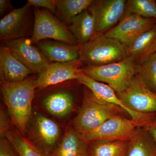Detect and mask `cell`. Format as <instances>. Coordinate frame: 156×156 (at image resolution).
Returning <instances> with one entry per match:
<instances>
[{"instance_id":"6da1fadb","label":"cell","mask_w":156,"mask_h":156,"mask_svg":"<svg viewBox=\"0 0 156 156\" xmlns=\"http://www.w3.org/2000/svg\"><path fill=\"white\" fill-rule=\"evenodd\" d=\"M37 76H30L18 82H1V94L11 122L22 135L27 131L31 116Z\"/></svg>"},{"instance_id":"7a4b0ae2","label":"cell","mask_w":156,"mask_h":156,"mask_svg":"<svg viewBox=\"0 0 156 156\" xmlns=\"http://www.w3.org/2000/svg\"><path fill=\"white\" fill-rule=\"evenodd\" d=\"M122 108L98 100L87 92L85 94L82 107L74 121V129L80 136L97 129L112 117L120 115Z\"/></svg>"},{"instance_id":"3957f363","label":"cell","mask_w":156,"mask_h":156,"mask_svg":"<svg viewBox=\"0 0 156 156\" xmlns=\"http://www.w3.org/2000/svg\"><path fill=\"white\" fill-rule=\"evenodd\" d=\"M137 65L133 58L125 59L100 66H87L81 70L84 74L98 82L105 83L116 93L125 90L136 74Z\"/></svg>"},{"instance_id":"277c9868","label":"cell","mask_w":156,"mask_h":156,"mask_svg":"<svg viewBox=\"0 0 156 156\" xmlns=\"http://www.w3.org/2000/svg\"><path fill=\"white\" fill-rule=\"evenodd\" d=\"M81 47L80 60L85 66L105 65L127 57L125 45L103 34L95 37Z\"/></svg>"},{"instance_id":"5b68a950","label":"cell","mask_w":156,"mask_h":156,"mask_svg":"<svg viewBox=\"0 0 156 156\" xmlns=\"http://www.w3.org/2000/svg\"><path fill=\"white\" fill-rule=\"evenodd\" d=\"M34 8V25L30 38L35 45L42 40H55L74 46H79L76 39L65 25L48 9Z\"/></svg>"},{"instance_id":"8992f818","label":"cell","mask_w":156,"mask_h":156,"mask_svg":"<svg viewBox=\"0 0 156 156\" xmlns=\"http://www.w3.org/2000/svg\"><path fill=\"white\" fill-rule=\"evenodd\" d=\"M34 25V8L26 4L14 9L0 20V41L4 45L10 41L30 38Z\"/></svg>"},{"instance_id":"52a82bcc","label":"cell","mask_w":156,"mask_h":156,"mask_svg":"<svg viewBox=\"0 0 156 156\" xmlns=\"http://www.w3.org/2000/svg\"><path fill=\"white\" fill-rule=\"evenodd\" d=\"M138 127H141L138 122L116 115L94 131L80 136L86 142L95 140H130Z\"/></svg>"},{"instance_id":"ba28073f","label":"cell","mask_w":156,"mask_h":156,"mask_svg":"<svg viewBox=\"0 0 156 156\" xmlns=\"http://www.w3.org/2000/svg\"><path fill=\"white\" fill-rule=\"evenodd\" d=\"M127 107L140 113L156 114V92L149 89L137 74L125 90L116 93Z\"/></svg>"},{"instance_id":"9c48e42d","label":"cell","mask_w":156,"mask_h":156,"mask_svg":"<svg viewBox=\"0 0 156 156\" xmlns=\"http://www.w3.org/2000/svg\"><path fill=\"white\" fill-rule=\"evenodd\" d=\"M126 5L125 0L94 1L89 9L95 19V37L105 33L119 22L125 14Z\"/></svg>"},{"instance_id":"30bf717a","label":"cell","mask_w":156,"mask_h":156,"mask_svg":"<svg viewBox=\"0 0 156 156\" xmlns=\"http://www.w3.org/2000/svg\"><path fill=\"white\" fill-rule=\"evenodd\" d=\"M156 23V19L154 18H145L136 14H128L123 16L115 26L103 35L118 40L126 47Z\"/></svg>"},{"instance_id":"8fae6325","label":"cell","mask_w":156,"mask_h":156,"mask_svg":"<svg viewBox=\"0 0 156 156\" xmlns=\"http://www.w3.org/2000/svg\"><path fill=\"white\" fill-rule=\"evenodd\" d=\"M3 45L35 74H38L52 63L30 38L16 39Z\"/></svg>"},{"instance_id":"7c38bea8","label":"cell","mask_w":156,"mask_h":156,"mask_svg":"<svg viewBox=\"0 0 156 156\" xmlns=\"http://www.w3.org/2000/svg\"><path fill=\"white\" fill-rule=\"evenodd\" d=\"M83 66L80 60L70 62H52L37 75L35 80L36 89H44L76 80L77 76L81 71Z\"/></svg>"},{"instance_id":"4fadbf2b","label":"cell","mask_w":156,"mask_h":156,"mask_svg":"<svg viewBox=\"0 0 156 156\" xmlns=\"http://www.w3.org/2000/svg\"><path fill=\"white\" fill-rule=\"evenodd\" d=\"M51 62H66L80 60L81 46L55 40H42L35 44Z\"/></svg>"},{"instance_id":"5bb4252c","label":"cell","mask_w":156,"mask_h":156,"mask_svg":"<svg viewBox=\"0 0 156 156\" xmlns=\"http://www.w3.org/2000/svg\"><path fill=\"white\" fill-rule=\"evenodd\" d=\"M34 74L23 64L8 48L0 47V77L1 82L14 83L23 80Z\"/></svg>"},{"instance_id":"9a60e30c","label":"cell","mask_w":156,"mask_h":156,"mask_svg":"<svg viewBox=\"0 0 156 156\" xmlns=\"http://www.w3.org/2000/svg\"><path fill=\"white\" fill-rule=\"evenodd\" d=\"M74 101L73 94L68 88L59 87L45 94L42 103L50 114L62 118L72 111Z\"/></svg>"},{"instance_id":"2e32d148","label":"cell","mask_w":156,"mask_h":156,"mask_svg":"<svg viewBox=\"0 0 156 156\" xmlns=\"http://www.w3.org/2000/svg\"><path fill=\"white\" fill-rule=\"evenodd\" d=\"M126 56L134 59L137 66L142 64L156 52V23L126 47Z\"/></svg>"},{"instance_id":"e0dca14e","label":"cell","mask_w":156,"mask_h":156,"mask_svg":"<svg viewBox=\"0 0 156 156\" xmlns=\"http://www.w3.org/2000/svg\"><path fill=\"white\" fill-rule=\"evenodd\" d=\"M68 27L79 46H83L94 38L95 20L89 8L76 16Z\"/></svg>"},{"instance_id":"ac0fdd59","label":"cell","mask_w":156,"mask_h":156,"mask_svg":"<svg viewBox=\"0 0 156 156\" xmlns=\"http://www.w3.org/2000/svg\"><path fill=\"white\" fill-rule=\"evenodd\" d=\"M87 152V143L74 128H70L50 156H81Z\"/></svg>"},{"instance_id":"d6986e66","label":"cell","mask_w":156,"mask_h":156,"mask_svg":"<svg viewBox=\"0 0 156 156\" xmlns=\"http://www.w3.org/2000/svg\"><path fill=\"white\" fill-rule=\"evenodd\" d=\"M125 156H156V143L147 131L138 127Z\"/></svg>"},{"instance_id":"ffe728a7","label":"cell","mask_w":156,"mask_h":156,"mask_svg":"<svg viewBox=\"0 0 156 156\" xmlns=\"http://www.w3.org/2000/svg\"><path fill=\"white\" fill-rule=\"evenodd\" d=\"M130 140H95L87 142V156H125Z\"/></svg>"},{"instance_id":"44dd1931","label":"cell","mask_w":156,"mask_h":156,"mask_svg":"<svg viewBox=\"0 0 156 156\" xmlns=\"http://www.w3.org/2000/svg\"><path fill=\"white\" fill-rule=\"evenodd\" d=\"M93 0H58L55 16L68 27L78 15L89 9Z\"/></svg>"},{"instance_id":"7402d4cb","label":"cell","mask_w":156,"mask_h":156,"mask_svg":"<svg viewBox=\"0 0 156 156\" xmlns=\"http://www.w3.org/2000/svg\"><path fill=\"white\" fill-rule=\"evenodd\" d=\"M35 124L39 139L46 148L54 146L60 134V128L57 123L43 115L38 114L36 117Z\"/></svg>"},{"instance_id":"603a6c76","label":"cell","mask_w":156,"mask_h":156,"mask_svg":"<svg viewBox=\"0 0 156 156\" xmlns=\"http://www.w3.org/2000/svg\"><path fill=\"white\" fill-rule=\"evenodd\" d=\"M6 138L19 156H50L23 136L19 131H9Z\"/></svg>"},{"instance_id":"cb8c5ba5","label":"cell","mask_w":156,"mask_h":156,"mask_svg":"<svg viewBox=\"0 0 156 156\" xmlns=\"http://www.w3.org/2000/svg\"><path fill=\"white\" fill-rule=\"evenodd\" d=\"M136 14L156 19V4L152 0H129L126 2L125 15Z\"/></svg>"},{"instance_id":"d4e9b609","label":"cell","mask_w":156,"mask_h":156,"mask_svg":"<svg viewBox=\"0 0 156 156\" xmlns=\"http://www.w3.org/2000/svg\"><path fill=\"white\" fill-rule=\"evenodd\" d=\"M136 74L149 89L156 92V52L142 64L137 66Z\"/></svg>"},{"instance_id":"484cf974","label":"cell","mask_w":156,"mask_h":156,"mask_svg":"<svg viewBox=\"0 0 156 156\" xmlns=\"http://www.w3.org/2000/svg\"><path fill=\"white\" fill-rule=\"evenodd\" d=\"M58 0H28V5L34 8L48 9L53 14H56Z\"/></svg>"},{"instance_id":"4316f807","label":"cell","mask_w":156,"mask_h":156,"mask_svg":"<svg viewBox=\"0 0 156 156\" xmlns=\"http://www.w3.org/2000/svg\"><path fill=\"white\" fill-rule=\"evenodd\" d=\"M10 121L5 112L1 108L0 112V136L1 139L5 138L9 132Z\"/></svg>"},{"instance_id":"83f0119b","label":"cell","mask_w":156,"mask_h":156,"mask_svg":"<svg viewBox=\"0 0 156 156\" xmlns=\"http://www.w3.org/2000/svg\"><path fill=\"white\" fill-rule=\"evenodd\" d=\"M0 156H17L12 149V146L6 138L1 140Z\"/></svg>"},{"instance_id":"f1b7e54d","label":"cell","mask_w":156,"mask_h":156,"mask_svg":"<svg viewBox=\"0 0 156 156\" xmlns=\"http://www.w3.org/2000/svg\"><path fill=\"white\" fill-rule=\"evenodd\" d=\"M142 128L147 131L156 143V114Z\"/></svg>"},{"instance_id":"f546056e","label":"cell","mask_w":156,"mask_h":156,"mask_svg":"<svg viewBox=\"0 0 156 156\" xmlns=\"http://www.w3.org/2000/svg\"><path fill=\"white\" fill-rule=\"evenodd\" d=\"M14 8L10 0H1L0 1V17H5L7 14L14 10Z\"/></svg>"},{"instance_id":"4dcf8cb0","label":"cell","mask_w":156,"mask_h":156,"mask_svg":"<svg viewBox=\"0 0 156 156\" xmlns=\"http://www.w3.org/2000/svg\"><path fill=\"white\" fill-rule=\"evenodd\" d=\"M81 156H87V153H86L83 154V155Z\"/></svg>"}]
</instances>
